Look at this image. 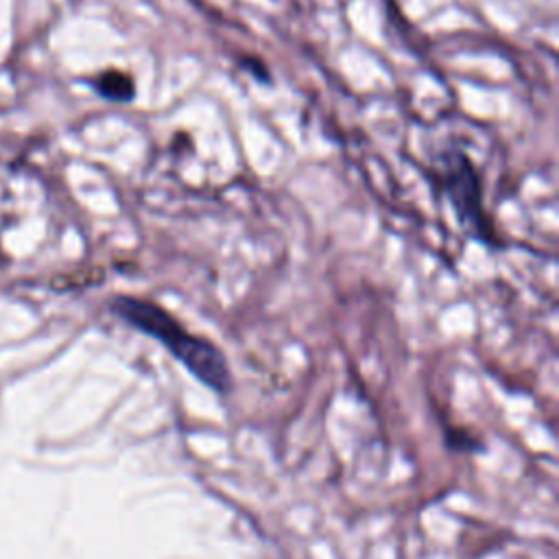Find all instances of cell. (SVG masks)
Returning a JSON list of instances; mask_svg holds the SVG:
<instances>
[{
	"mask_svg": "<svg viewBox=\"0 0 559 559\" xmlns=\"http://www.w3.org/2000/svg\"><path fill=\"white\" fill-rule=\"evenodd\" d=\"M111 310L135 330L157 338L203 384L218 393L229 389V367L218 347L183 330L162 306L138 297H116Z\"/></svg>",
	"mask_w": 559,
	"mask_h": 559,
	"instance_id": "obj_1",
	"label": "cell"
},
{
	"mask_svg": "<svg viewBox=\"0 0 559 559\" xmlns=\"http://www.w3.org/2000/svg\"><path fill=\"white\" fill-rule=\"evenodd\" d=\"M441 188L448 194L456 218L467 227L476 238L491 240V227L485 218L480 203V179L474 170V164L459 151L450 153L441 162Z\"/></svg>",
	"mask_w": 559,
	"mask_h": 559,
	"instance_id": "obj_2",
	"label": "cell"
},
{
	"mask_svg": "<svg viewBox=\"0 0 559 559\" xmlns=\"http://www.w3.org/2000/svg\"><path fill=\"white\" fill-rule=\"evenodd\" d=\"M94 85H96L98 94L109 100H131L135 94V85H133L131 76L116 72V70L100 74Z\"/></svg>",
	"mask_w": 559,
	"mask_h": 559,
	"instance_id": "obj_3",
	"label": "cell"
}]
</instances>
